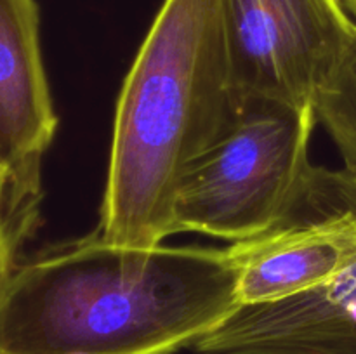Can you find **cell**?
<instances>
[{
  "label": "cell",
  "mask_w": 356,
  "mask_h": 354,
  "mask_svg": "<svg viewBox=\"0 0 356 354\" xmlns=\"http://www.w3.org/2000/svg\"><path fill=\"white\" fill-rule=\"evenodd\" d=\"M235 309L228 248L120 246L96 231L17 264L0 354H174Z\"/></svg>",
  "instance_id": "obj_1"
},
{
  "label": "cell",
  "mask_w": 356,
  "mask_h": 354,
  "mask_svg": "<svg viewBox=\"0 0 356 354\" xmlns=\"http://www.w3.org/2000/svg\"><path fill=\"white\" fill-rule=\"evenodd\" d=\"M222 26V0H163L115 111L97 233L120 246L165 243L184 174L242 111Z\"/></svg>",
  "instance_id": "obj_2"
},
{
  "label": "cell",
  "mask_w": 356,
  "mask_h": 354,
  "mask_svg": "<svg viewBox=\"0 0 356 354\" xmlns=\"http://www.w3.org/2000/svg\"><path fill=\"white\" fill-rule=\"evenodd\" d=\"M315 108L243 104L235 127L184 174L174 205L176 233L238 243L273 228L298 198L312 163Z\"/></svg>",
  "instance_id": "obj_3"
},
{
  "label": "cell",
  "mask_w": 356,
  "mask_h": 354,
  "mask_svg": "<svg viewBox=\"0 0 356 354\" xmlns=\"http://www.w3.org/2000/svg\"><path fill=\"white\" fill-rule=\"evenodd\" d=\"M222 26L242 106L315 108L356 38L343 0H222Z\"/></svg>",
  "instance_id": "obj_4"
},
{
  "label": "cell",
  "mask_w": 356,
  "mask_h": 354,
  "mask_svg": "<svg viewBox=\"0 0 356 354\" xmlns=\"http://www.w3.org/2000/svg\"><path fill=\"white\" fill-rule=\"evenodd\" d=\"M240 305L280 302L329 283L356 257V183L344 169L315 167L284 217L232 243Z\"/></svg>",
  "instance_id": "obj_5"
},
{
  "label": "cell",
  "mask_w": 356,
  "mask_h": 354,
  "mask_svg": "<svg viewBox=\"0 0 356 354\" xmlns=\"http://www.w3.org/2000/svg\"><path fill=\"white\" fill-rule=\"evenodd\" d=\"M58 130L35 0H0V174L7 215L21 242L38 222L42 162Z\"/></svg>",
  "instance_id": "obj_6"
},
{
  "label": "cell",
  "mask_w": 356,
  "mask_h": 354,
  "mask_svg": "<svg viewBox=\"0 0 356 354\" xmlns=\"http://www.w3.org/2000/svg\"><path fill=\"white\" fill-rule=\"evenodd\" d=\"M193 349L200 354H356V257L315 290L271 304L240 305Z\"/></svg>",
  "instance_id": "obj_7"
},
{
  "label": "cell",
  "mask_w": 356,
  "mask_h": 354,
  "mask_svg": "<svg viewBox=\"0 0 356 354\" xmlns=\"http://www.w3.org/2000/svg\"><path fill=\"white\" fill-rule=\"evenodd\" d=\"M315 111L343 158V169L356 179V38L318 92Z\"/></svg>",
  "instance_id": "obj_8"
},
{
  "label": "cell",
  "mask_w": 356,
  "mask_h": 354,
  "mask_svg": "<svg viewBox=\"0 0 356 354\" xmlns=\"http://www.w3.org/2000/svg\"><path fill=\"white\" fill-rule=\"evenodd\" d=\"M23 245L7 215V184L0 174V298L6 294L17 267V252Z\"/></svg>",
  "instance_id": "obj_9"
},
{
  "label": "cell",
  "mask_w": 356,
  "mask_h": 354,
  "mask_svg": "<svg viewBox=\"0 0 356 354\" xmlns=\"http://www.w3.org/2000/svg\"><path fill=\"white\" fill-rule=\"evenodd\" d=\"M344 7H346V10L350 12V16L353 17L355 23H356V0H343Z\"/></svg>",
  "instance_id": "obj_10"
}]
</instances>
